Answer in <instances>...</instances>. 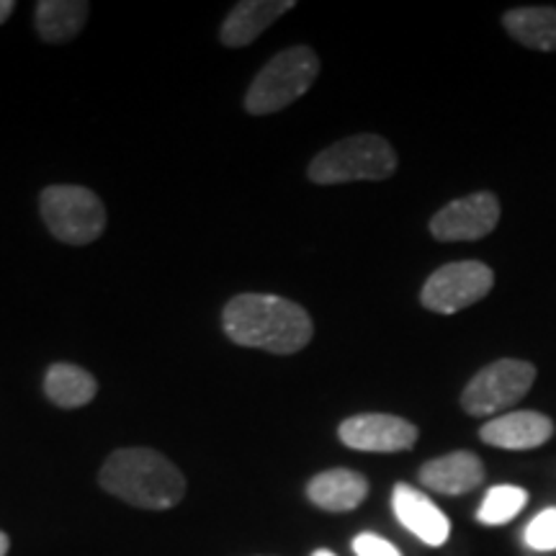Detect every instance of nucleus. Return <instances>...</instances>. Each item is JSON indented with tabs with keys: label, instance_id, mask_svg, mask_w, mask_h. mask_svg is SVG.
Listing matches in <instances>:
<instances>
[{
	"label": "nucleus",
	"instance_id": "nucleus-1",
	"mask_svg": "<svg viewBox=\"0 0 556 556\" xmlns=\"http://www.w3.org/2000/svg\"><path fill=\"white\" fill-rule=\"evenodd\" d=\"M227 338L235 345L289 356L309 345L315 336L309 312L274 294H238L222 312Z\"/></svg>",
	"mask_w": 556,
	"mask_h": 556
},
{
	"label": "nucleus",
	"instance_id": "nucleus-2",
	"mask_svg": "<svg viewBox=\"0 0 556 556\" xmlns=\"http://www.w3.org/2000/svg\"><path fill=\"white\" fill-rule=\"evenodd\" d=\"M99 482L109 495L144 510H170L186 495V477L152 448H119L103 462Z\"/></svg>",
	"mask_w": 556,
	"mask_h": 556
},
{
	"label": "nucleus",
	"instance_id": "nucleus-3",
	"mask_svg": "<svg viewBox=\"0 0 556 556\" xmlns=\"http://www.w3.org/2000/svg\"><path fill=\"white\" fill-rule=\"evenodd\" d=\"M397 170V152L379 135H353L330 144L309 163L307 176L317 186L387 180Z\"/></svg>",
	"mask_w": 556,
	"mask_h": 556
},
{
	"label": "nucleus",
	"instance_id": "nucleus-4",
	"mask_svg": "<svg viewBox=\"0 0 556 556\" xmlns=\"http://www.w3.org/2000/svg\"><path fill=\"white\" fill-rule=\"evenodd\" d=\"M319 75V60L309 47H289L278 52L266 67L255 75L248 88L245 109L253 116L276 114L307 93Z\"/></svg>",
	"mask_w": 556,
	"mask_h": 556
},
{
	"label": "nucleus",
	"instance_id": "nucleus-5",
	"mask_svg": "<svg viewBox=\"0 0 556 556\" xmlns=\"http://www.w3.org/2000/svg\"><path fill=\"white\" fill-rule=\"evenodd\" d=\"M39 212L47 229L67 245H88L106 229V208L83 186H50L41 191Z\"/></svg>",
	"mask_w": 556,
	"mask_h": 556
},
{
	"label": "nucleus",
	"instance_id": "nucleus-6",
	"mask_svg": "<svg viewBox=\"0 0 556 556\" xmlns=\"http://www.w3.org/2000/svg\"><path fill=\"white\" fill-rule=\"evenodd\" d=\"M536 381V368L528 361L500 358L484 366L462 394V407L475 417L503 413L528 394Z\"/></svg>",
	"mask_w": 556,
	"mask_h": 556
},
{
	"label": "nucleus",
	"instance_id": "nucleus-7",
	"mask_svg": "<svg viewBox=\"0 0 556 556\" xmlns=\"http://www.w3.org/2000/svg\"><path fill=\"white\" fill-rule=\"evenodd\" d=\"M495 287V274L479 261L448 263L438 268L422 287V307L438 315H456V312L482 302Z\"/></svg>",
	"mask_w": 556,
	"mask_h": 556
},
{
	"label": "nucleus",
	"instance_id": "nucleus-8",
	"mask_svg": "<svg viewBox=\"0 0 556 556\" xmlns=\"http://www.w3.org/2000/svg\"><path fill=\"white\" fill-rule=\"evenodd\" d=\"M500 222V201L492 191L451 201L430 219V235L441 242L482 240Z\"/></svg>",
	"mask_w": 556,
	"mask_h": 556
},
{
	"label": "nucleus",
	"instance_id": "nucleus-9",
	"mask_svg": "<svg viewBox=\"0 0 556 556\" xmlns=\"http://www.w3.org/2000/svg\"><path fill=\"white\" fill-rule=\"evenodd\" d=\"M340 441L353 451H368V454H400L409 451L417 441V428L405 417L366 413L353 415L340 422Z\"/></svg>",
	"mask_w": 556,
	"mask_h": 556
},
{
	"label": "nucleus",
	"instance_id": "nucleus-10",
	"mask_svg": "<svg viewBox=\"0 0 556 556\" xmlns=\"http://www.w3.org/2000/svg\"><path fill=\"white\" fill-rule=\"evenodd\" d=\"M392 510L413 536L428 546H443L451 536V520L426 492L400 482L392 492Z\"/></svg>",
	"mask_w": 556,
	"mask_h": 556
},
{
	"label": "nucleus",
	"instance_id": "nucleus-11",
	"mask_svg": "<svg viewBox=\"0 0 556 556\" xmlns=\"http://www.w3.org/2000/svg\"><path fill=\"white\" fill-rule=\"evenodd\" d=\"M554 435L552 417L533 413V409H516L495 420L484 422L479 430V438L486 446L505 448V451H531L544 446Z\"/></svg>",
	"mask_w": 556,
	"mask_h": 556
},
{
	"label": "nucleus",
	"instance_id": "nucleus-12",
	"mask_svg": "<svg viewBox=\"0 0 556 556\" xmlns=\"http://www.w3.org/2000/svg\"><path fill=\"white\" fill-rule=\"evenodd\" d=\"M417 477L428 490L456 497L467 495L484 482V464L471 451H454V454L438 456L433 462L422 464Z\"/></svg>",
	"mask_w": 556,
	"mask_h": 556
},
{
	"label": "nucleus",
	"instance_id": "nucleus-13",
	"mask_svg": "<svg viewBox=\"0 0 556 556\" xmlns=\"http://www.w3.org/2000/svg\"><path fill=\"white\" fill-rule=\"evenodd\" d=\"M291 9H294V0H242L222 24V45L248 47Z\"/></svg>",
	"mask_w": 556,
	"mask_h": 556
},
{
	"label": "nucleus",
	"instance_id": "nucleus-14",
	"mask_svg": "<svg viewBox=\"0 0 556 556\" xmlns=\"http://www.w3.org/2000/svg\"><path fill=\"white\" fill-rule=\"evenodd\" d=\"M307 497L328 513L356 510L368 497V479L353 469H328L309 479Z\"/></svg>",
	"mask_w": 556,
	"mask_h": 556
},
{
	"label": "nucleus",
	"instance_id": "nucleus-15",
	"mask_svg": "<svg viewBox=\"0 0 556 556\" xmlns=\"http://www.w3.org/2000/svg\"><path fill=\"white\" fill-rule=\"evenodd\" d=\"M507 34L528 50L556 52V9L554 5H528L510 9L503 16Z\"/></svg>",
	"mask_w": 556,
	"mask_h": 556
},
{
	"label": "nucleus",
	"instance_id": "nucleus-16",
	"mask_svg": "<svg viewBox=\"0 0 556 556\" xmlns=\"http://www.w3.org/2000/svg\"><path fill=\"white\" fill-rule=\"evenodd\" d=\"M86 0H41L37 3V31L50 45L75 39L88 21Z\"/></svg>",
	"mask_w": 556,
	"mask_h": 556
},
{
	"label": "nucleus",
	"instance_id": "nucleus-17",
	"mask_svg": "<svg viewBox=\"0 0 556 556\" xmlns=\"http://www.w3.org/2000/svg\"><path fill=\"white\" fill-rule=\"evenodd\" d=\"M45 392L58 407L75 409L86 407L99 394V381L80 366L54 364L45 377Z\"/></svg>",
	"mask_w": 556,
	"mask_h": 556
},
{
	"label": "nucleus",
	"instance_id": "nucleus-18",
	"mask_svg": "<svg viewBox=\"0 0 556 556\" xmlns=\"http://www.w3.org/2000/svg\"><path fill=\"white\" fill-rule=\"evenodd\" d=\"M528 492L516 484H497L486 492L477 510V520L482 526H505L523 510Z\"/></svg>",
	"mask_w": 556,
	"mask_h": 556
},
{
	"label": "nucleus",
	"instance_id": "nucleus-19",
	"mask_svg": "<svg viewBox=\"0 0 556 556\" xmlns=\"http://www.w3.org/2000/svg\"><path fill=\"white\" fill-rule=\"evenodd\" d=\"M526 544L533 552H556V507L541 510L526 526Z\"/></svg>",
	"mask_w": 556,
	"mask_h": 556
},
{
	"label": "nucleus",
	"instance_id": "nucleus-20",
	"mask_svg": "<svg viewBox=\"0 0 556 556\" xmlns=\"http://www.w3.org/2000/svg\"><path fill=\"white\" fill-rule=\"evenodd\" d=\"M353 552L356 556H402L392 541L377 536V533H358L353 539Z\"/></svg>",
	"mask_w": 556,
	"mask_h": 556
},
{
	"label": "nucleus",
	"instance_id": "nucleus-21",
	"mask_svg": "<svg viewBox=\"0 0 556 556\" xmlns=\"http://www.w3.org/2000/svg\"><path fill=\"white\" fill-rule=\"evenodd\" d=\"M13 11H16V3H13V0H0V24H5Z\"/></svg>",
	"mask_w": 556,
	"mask_h": 556
},
{
	"label": "nucleus",
	"instance_id": "nucleus-22",
	"mask_svg": "<svg viewBox=\"0 0 556 556\" xmlns=\"http://www.w3.org/2000/svg\"><path fill=\"white\" fill-rule=\"evenodd\" d=\"M9 548H11V541H9V536H5L3 531H0V556L9 554Z\"/></svg>",
	"mask_w": 556,
	"mask_h": 556
},
{
	"label": "nucleus",
	"instance_id": "nucleus-23",
	"mask_svg": "<svg viewBox=\"0 0 556 556\" xmlns=\"http://www.w3.org/2000/svg\"><path fill=\"white\" fill-rule=\"evenodd\" d=\"M312 556H336V554H332V552H328V548H317V552H315V554H312Z\"/></svg>",
	"mask_w": 556,
	"mask_h": 556
}]
</instances>
